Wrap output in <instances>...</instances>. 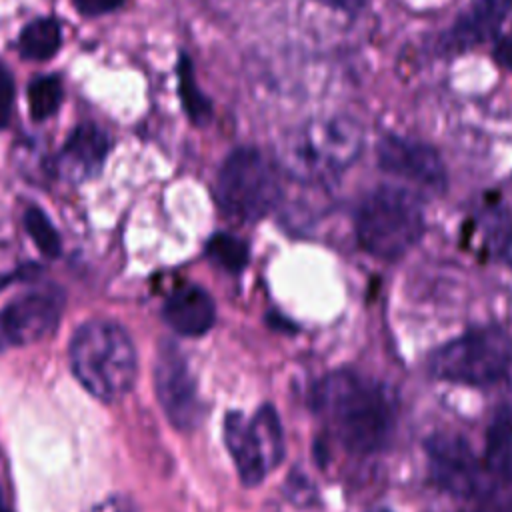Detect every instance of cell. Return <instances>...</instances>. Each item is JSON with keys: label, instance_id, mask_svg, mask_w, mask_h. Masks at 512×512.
I'll use <instances>...</instances> for the list:
<instances>
[{"label": "cell", "instance_id": "obj_9", "mask_svg": "<svg viewBox=\"0 0 512 512\" xmlns=\"http://www.w3.org/2000/svg\"><path fill=\"white\" fill-rule=\"evenodd\" d=\"M376 166L406 186H416L420 194L442 196L448 190V166L430 142L384 132L376 140Z\"/></svg>", "mask_w": 512, "mask_h": 512}, {"label": "cell", "instance_id": "obj_1", "mask_svg": "<svg viewBox=\"0 0 512 512\" xmlns=\"http://www.w3.org/2000/svg\"><path fill=\"white\" fill-rule=\"evenodd\" d=\"M310 400L328 432L352 456L380 454L396 434L400 414L396 390L360 370L328 372L316 382Z\"/></svg>", "mask_w": 512, "mask_h": 512}, {"label": "cell", "instance_id": "obj_12", "mask_svg": "<svg viewBox=\"0 0 512 512\" xmlns=\"http://www.w3.org/2000/svg\"><path fill=\"white\" fill-rule=\"evenodd\" d=\"M462 238L482 260L512 266V208L498 194L484 196L476 212L462 224Z\"/></svg>", "mask_w": 512, "mask_h": 512}, {"label": "cell", "instance_id": "obj_25", "mask_svg": "<svg viewBox=\"0 0 512 512\" xmlns=\"http://www.w3.org/2000/svg\"><path fill=\"white\" fill-rule=\"evenodd\" d=\"M76 10L84 16H100L122 6L124 0H72Z\"/></svg>", "mask_w": 512, "mask_h": 512}, {"label": "cell", "instance_id": "obj_15", "mask_svg": "<svg viewBox=\"0 0 512 512\" xmlns=\"http://www.w3.org/2000/svg\"><path fill=\"white\" fill-rule=\"evenodd\" d=\"M214 318V302L200 286H184L164 304V320L182 336H202L212 328Z\"/></svg>", "mask_w": 512, "mask_h": 512}, {"label": "cell", "instance_id": "obj_27", "mask_svg": "<svg viewBox=\"0 0 512 512\" xmlns=\"http://www.w3.org/2000/svg\"><path fill=\"white\" fill-rule=\"evenodd\" d=\"M320 2L326 4L332 10H338V12L346 14V16H350V18L358 16L366 8V4H368V0H320Z\"/></svg>", "mask_w": 512, "mask_h": 512}, {"label": "cell", "instance_id": "obj_26", "mask_svg": "<svg viewBox=\"0 0 512 512\" xmlns=\"http://www.w3.org/2000/svg\"><path fill=\"white\" fill-rule=\"evenodd\" d=\"M88 512H140V508L126 496H110L94 504Z\"/></svg>", "mask_w": 512, "mask_h": 512}, {"label": "cell", "instance_id": "obj_21", "mask_svg": "<svg viewBox=\"0 0 512 512\" xmlns=\"http://www.w3.org/2000/svg\"><path fill=\"white\" fill-rule=\"evenodd\" d=\"M62 102V86L54 76H42L28 86V104L34 120L50 118Z\"/></svg>", "mask_w": 512, "mask_h": 512}, {"label": "cell", "instance_id": "obj_28", "mask_svg": "<svg viewBox=\"0 0 512 512\" xmlns=\"http://www.w3.org/2000/svg\"><path fill=\"white\" fill-rule=\"evenodd\" d=\"M372 512H392V510H388V508H378V510H372Z\"/></svg>", "mask_w": 512, "mask_h": 512}, {"label": "cell", "instance_id": "obj_5", "mask_svg": "<svg viewBox=\"0 0 512 512\" xmlns=\"http://www.w3.org/2000/svg\"><path fill=\"white\" fill-rule=\"evenodd\" d=\"M436 380L490 388L512 376V336L498 324H482L436 346L426 362Z\"/></svg>", "mask_w": 512, "mask_h": 512}, {"label": "cell", "instance_id": "obj_13", "mask_svg": "<svg viewBox=\"0 0 512 512\" xmlns=\"http://www.w3.org/2000/svg\"><path fill=\"white\" fill-rule=\"evenodd\" d=\"M62 302L54 292H28L0 312V334L6 342L24 346L44 340L60 320Z\"/></svg>", "mask_w": 512, "mask_h": 512}, {"label": "cell", "instance_id": "obj_7", "mask_svg": "<svg viewBox=\"0 0 512 512\" xmlns=\"http://www.w3.org/2000/svg\"><path fill=\"white\" fill-rule=\"evenodd\" d=\"M224 440L246 486L260 484L284 458V432L272 406H262L254 416L230 412Z\"/></svg>", "mask_w": 512, "mask_h": 512}, {"label": "cell", "instance_id": "obj_18", "mask_svg": "<svg viewBox=\"0 0 512 512\" xmlns=\"http://www.w3.org/2000/svg\"><path fill=\"white\" fill-rule=\"evenodd\" d=\"M178 92H180L182 106H184L186 114L194 122H206L210 118L212 106H210L208 98L198 90L194 72H192V64L186 54H182L178 60Z\"/></svg>", "mask_w": 512, "mask_h": 512}, {"label": "cell", "instance_id": "obj_14", "mask_svg": "<svg viewBox=\"0 0 512 512\" xmlns=\"http://www.w3.org/2000/svg\"><path fill=\"white\" fill-rule=\"evenodd\" d=\"M106 154L108 136L94 124H80L72 130L58 156V170L68 180H86L100 172Z\"/></svg>", "mask_w": 512, "mask_h": 512}, {"label": "cell", "instance_id": "obj_6", "mask_svg": "<svg viewBox=\"0 0 512 512\" xmlns=\"http://www.w3.org/2000/svg\"><path fill=\"white\" fill-rule=\"evenodd\" d=\"M278 198V176L260 152L238 148L224 160L218 172L216 200L228 216L258 220L276 206Z\"/></svg>", "mask_w": 512, "mask_h": 512}, {"label": "cell", "instance_id": "obj_17", "mask_svg": "<svg viewBox=\"0 0 512 512\" xmlns=\"http://www.w3.org/2000/svg\"><path fill=\"white\" fill-rule=\"evenodd\" d=\"M62 42L60 24L54 18L32 20L18 38V50L30 60H48L52 58Z\"/></svg>", "mask_w": 512, "mask_h": 512}, {"label": "cell", "instance_id": "obj_20", "mask_svg": "<svg viewBox=\"0 0 512 512\" xmlns=\"http://www.w3.org/2000/svg\"><path fill=\"white\" fill-rule=\"evenodd\" d=\"M24 228L28 232V236L32 238V242L36 244V248L48 256V258H56L60 254V236L58 230L54 228V224L50 222V218L46 216V212L38 206H30L24 212Z\"/></svg>", "mask_w": 512, "mask_h": 512}, {"label": "cell", "instance_id": "obj_23", "mask_svg": "<svg viewBox=\"0 0 512 512\" xmlns=\"http://www.w3.org/2000/svg\"><path fill=\"white\" fill-rule=\"evenodd\" d=\"M14 108V78L12 72L0 62V128L8 126Z\"/></svg>", "mask_w": 512, "mask_h": 512}, {"label": "cell", "instance_id": "obj_24", "mask_svg": "<svg viewBox=\"0 0 512 512\" xmlns=\"http://www.w3.org/2000/svg\"><path fill=\"white\" fill-rule=\"evenodd\" d=\"M492 60L498 68L512 74V34H500L492 42Z\"/></svg>", "mask_w": 512, "mask_h": 512}, {"label": "cell", "instance_id": "obj_10", "mask_svg": "<svg viewBox=\"0 0 512 512\" xmlns=\"http://www.w3.org/2000/svg\"><path fill=\"white\" fill-rule=\"evenodd\" d=\"M512 14V0H470L468 6L432 42V54L458 58L480 44L494 42Z\"/></svg>", "mask_w": 512, "mask_h": 512}, {"label": "cell", "instance_id": "obj_11", "mask_svg": "<svg viewBox=\"0 0 512 512\" xmlns=\"http://www.w3.org/2000/svg\"><path fill=\"white\" fill-rule=\"evenodd\" d=\"M154 386L166 418L180 430H190L200 418V400L186 358L172 342H164L156 356Z\"/></svg>", "mask_w": 512, "mask_h": 512}, {"label": "cell", "instance_id": "obj_8", "mask_svg": "<svg viewBox=\"0 0 512 512\" xmlns=\"http://www.w3.org/2000/svg\"><path fill=\"white\" fill-rule=\"evenodd\" d=\"M428 482L454 498L476 500L486 488L482 456L458 432H432L424 440Z\"/></svg>", "mask_w": 512, "mask_h": 512}, {"label": "cell", "instance_id": "obj_22", "mask_svg": "<svg viewBox=\"0 0 512 512\" xmlns=\"http://www.w3.org/2000/svg\"><path fill=\"white\" fill-rule=\"evenodd\" d=\"M464 512H512V478L490 482L484 494Z\"/></svg>", "mask_w": 512, "mask_h": 512}, {"label": "cell", "instance_id": "obj_16", "mask_svg": "<svg viewBox=\"0 0 512 512\" xmlns=\"http://www.w3.org/2000/svg\"><path fill=\"white\" fill-rule=\"evenodd\" d=\"M480 456L486 472V486L496 480L512 478V402L502 404L494 412L486 428L484 450Z\"/></svg>", "mask_w": 512, "mask_h": 512}, {"label": "cell", "instance_id": "obj_2", "mask_svg": "<svg viewBox=\"0 0 512 512\" xmlns=\"http://www.w3.org/2000/svg\"><path fill=\"white\" fill-rule=\"evenodd\" d=\"M424 194L406 184L370 188L354 210V238L362 252L380 262H398L426 236Z\"/></svg>", "mask_w": 512, "mask_h": 512}, {"label": "cell", "instance_id": "obj_19", "mask_svg": "<svg viewBox=\"0 0 512 512\" xmlns=\"http://www.w3.org/2000/svg\"><path fill=\"white\" fill-rule=\"evenodd\" d=\"M206 254L214 264L228 272H240L246 268L250 252L244 240L232 236V234H214L206 244Z\"/></svg>", "mask_w": 512, "mask_h": 512}, {"label": "cell", "instance_id": "obj_3", "mask_svg": "<svg viewBox=\"0 0 512 512\" xmlns=\"http://www.w3.org/2000/svg\"><path fill=\"white\" fill-rule=\"evenodd\" d=\"M364 150L362 124L346 114L306 120L290 130L280 148L282 168L304 184H334Z\"/></svg>", "mask_w": 512, "mask_h": 512}, {"label": "cell", "instance_id": "obj_4", "mask_svg": "<svg viewBox=\"0 0 512 512\" xmlns=\"http://www.w3.org/2000/svg\"><path fill=\"white\" fill-rule=\"evenodd\" d=\"M70 364L78 382L106 402L126 396L138 370L132 338L112 320H88L76 330Z\"/></svg>", "mask_w": 512, "mask_h": 512}]
</instances>
